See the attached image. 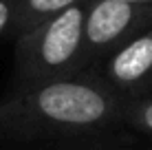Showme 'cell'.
<instances>
[{
	"label": "cell",
	"mask_w": 152,
	"mask_h": 150,
	"mask_svg": "<svg viewBox=\"0 0 152 150\" xmlns=\"http://www.w3.org/2000/svg\"><path fill=\"white\" fill-rule=\"evenodd\" d=\"M124 121L134 126L141 132L152 135V95H141L126 100L124 104Z\"/></svg>",
	"instance_id": "obj_6"
},
{
	"label": "cell",
	"mask_w": 152,
	"mask_h": 150,
	"mask_svg": "<svg viewBox=\"0 0 152 150\" xmlns=\"http://www.w3.org/2000/svg\"><path fill=\"white\" fill-rule=\"evenodd\" d=\"M13 4H15V0H0V38H4V35L11 33Z\"/></svg>",
	"instance_id": "obj_7"
},
{
	"label": "cell",
	"mask_w": 152,
	"mask_h": 150,
	"mask_svg": "<svg viewBox=\"0 0 152 150\" xmlns=\"http://www.w3.org/2000/svg\"><path fill=\"white\" fill-rule=\"evenodd\" d=\"M150 95H152V93H150Z\"/></svg>",
	"instance_id": "obj_9"
},
{
	"label": "cell",
	"mask_w": 152,
	"mask_h": 150,
	"mask_svg": "<svg viewBox=\"0 0 152 150\" xmlns=\"http://www.w3.org/2000/svg\"><path fill=\"white\" fill-rule=\"evenodd\" d=\"M86 2L73 4L13 38V89L66 80L86 71Z\"/></svg>",
	"instance_id": "obj_2"
},
{
	"label": "cell",
	"mask_w": 152,
	"mask_h": 150,
	"mask_svg": "<svg viewBox=\"0 0 152 150\" xmlns=\"http://www.w3.org/2000/svg\"><path fill=\"white\" fill-rule=\"evenodd\" d=\"M84 0H15L13 4V24H11V38H18L20 33L38 27L44 20L66 11L69 7Z\"/></svg>",
	"instance_id": "obj_5"
},
{
	"label": "cell",
	"mask_w": 152,
	"mask_h": 150,
	"mask_svg": "<svg viewBox=\"0 0 152 150\" xmlns=\"http://www.w3.org/2000/svg\"><path fill=\"white\" fill-rule=\"evenodd\" d=\"M97 75L106 86L124 100L150 95L152 93V27L137 33L108 58H104ZM91 73V71H88Z\"/></svg>",
	"instance_id": "obj_4"
},
{
	"label": "cell",
	"mask_w": 152,
	"mask_h": 150,
	"mask_svg": "<svg viewBox=\"0 0 152 150\" xmlns=\"http://www.w3.org/2000/svg\"><path fill=\"white\" fill-rule=\"evenodd\" d=\"M121 2H134V4H152V0H121Z\"/></svg>",
	"instance_id": "obj_8"
},
{
	"label": "cell",
	"mask_w": 152,
	"mask_h": 150,
	"mask_svg": "<svg viewBox=\"0 0 152 150\" xmlns=\"http://www.w3.org/2000/svg\"><path fill=\"white\" fill-rule=\"evenodd\" d=\"M150 27L152 4H134L121 0H88L86 20H84L86 71Z\"/></svg>",
	"instance_id": "obj_3"
},
{
	"label": "cell",
	"mask_w": 152,
	"mask_h": 150,
	"mask_svg": "<svg viewBox=\"0 0 152 150\" xmlns=\"http://www.w3.org/2000/svg\"><path fill=\"white\" fill-rule=\"evenodd\" d=\"M124 97L88 71L66 80L13 89L0 102V143L106 130L124 119Z\"/></svg>",
	"instance_id": "obj_1"
}]
</instances>
